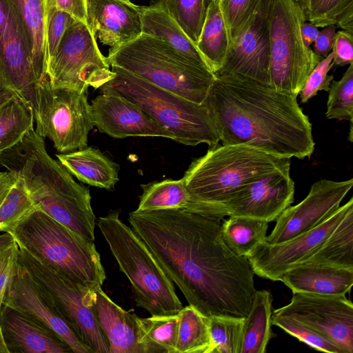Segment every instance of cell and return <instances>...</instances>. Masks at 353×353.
<instances>
[{"mask_svg": "<svg viewBox=\"0 0 353 353\" xmlns=\"http://www.w3.org/2000/svg\"><path fill=\"white\" fill-rule=\"evenodd\" d=\"M88 23L103 45L116 47L142 33L140 6L130 0H87Z\"/></svg>", "mask_w": 353, "mask_h": 353, "instance_id": "21", "label": "cell"}, {"mask_svg": "<svg viewBox=\"0 0 353 353\" xmlns=\"http://www.w3.org/2000/svg\"><path fill=\"white\" fill-rule=\"evenodd\" d=\"M128 221L189 305L208 317L247 315L254 272L225 243L221 221L178 209L135 210Z\"/></svg>", "mask_w": 353, "mask_h": 353, "instance_id": "1", "label": "cell"}, {"mask_svg": "<svg viewBox=\"0 0 353 353\" xmlns=\"http://www.w3.org/2000/svg\"><path fill=\"white\" fill-rule=\"evenodd\" d=\"M296 1H299V0H296Z\"/></svg>", "mask_w": 353, "mask_h": 353, "instance_id": "55", "label": "cell"}, {"mask_svg": "<svg viewBox=\"0 0 353 353\" xmlns=\"http://www.w3.org/2000/svg\"><path fill=\"white\" fill-rule=\"evenodd\" d=\"M113 78L100 88L101 93L123 97L137 105L161 126L171 132L174 141L185 145L220 141L214 119L203 103H196L157 87L125 70L111 66Z\"/></svg>", "mask_w": 353, "mask_h": 353, "instance_id": "6", "label": "cell"}, {"mask_svg": "<svg viewBox=\"0 0 353 353\" xmlns=\"http://www.w3.org/2000/svg\"><path fill=\"white\" fill-rule=\"evenodd\" d=\"M110 67L92 28L75 20L48 63L47 77L54 87L88 92L89 87L100 88L113 78Z\"/></svg>", "mask_w": 353, "mask_h": 353, "instance_id": "12", "label": "cell"}, {"mask_svg": "<svg viewBox=\"0 0 353 353\" xmlns=\"http://www.w3.org/2000/svg\"><path fill=\"white\" fill-rule=\"evenodd\" d=\"M233 40L226 61L215 75H238L270 85V50L263 3Z\"/></svg>", "mask_w": 353, "mask_h": 353, "instance_id": "20", "label": "cell"}, {"mask_svg": "<svg viewBox=\"0 0 353 353\" xmlns=\"http://www.w3.org/2000/svg\"><path fill=\"white\" fill-rule=\"evenodd\" d=\"M30 105L14 92L0 90V154L20 142L34 129Z\"/></svg>", "mask_w": 353, "mask_h": 353, "instance_id": "29", "label": "cell"}, {"mask_svg": "<svg viewBox=\"0 0 353 353\" xmlns=\"http://www.w3.org/2000/svg\"><path fill=\"white\" fill-rule=\"evenodd\" d=\"M43 3H44V5H45V7H46V11H47V14H48V12L54 6L53 5V3H52V0H43Z\"/></svg>", "mask_w": 353, "mask_h": 353, "instance_id": "53", "label": "cell"}, {"mask_svg": "<svg viewBox=\"0 0 353 353\" xmlns=\"http://www.w3.org/2000/svg\"><path fill=\"white\" fill-rule=\"evenodd\" d=\"M41 81L21 19L10 0H0V90L14 92L34 114Z\"/></svg>", "mask_w": 353, "mask_h": 353, "instance_id": "13", "label": "cell"}, {"mask_svg": "<svg viewBox=\"0 0 353 353\" xmlns=\"http://www.w3.org/2000/svg\"><path fill=\"white\" fill-rule=\"evenodd\" d=\"M26 29L36 71L42 81L47 77V11L43 0H10Z\"/></svg>", "mask_w": 353, "mask_h": 353, "instance_id": "30", "label": "cell"}, {"mask_svg": "<svg viewBox=\"0 0 353 353\" xmlns=\"http://www.w3.org/2000/svg\"><path fill=\"white\" fill-rule=\"evenodd\" d=\"M233 38L260 12L263 0H225Z\"/></svg>", "mask_w": 353, "mask_h": 353, "instance_id": "45", "label": "cell"}, {"mask_svg": "<svg viewBox=\"0 0 353 353\" xmlns=\"http://www.w3.org/2000/svg\"><path fill=\"white\" fill-rule=\"evenodd\" d=\"M305 19L317 28L336 25L345 14L353 12V0H299Z\"/></svg>", "mask_w": 353, "mask_h": 353, "instance_id": "39", "label": "cell"}, {"mask_svg": "<svg viewBox=\"0 0 353 353\" xmlns=\"http://www.w3.org/2000/svg\"><path fill=\"white\" fill-rule=\"evenodd\" d=\"M170 15L196 45L205 14V0H165Z\"/></svg>", "mask_w": 353, "mask_h": 353, "instance_id": "40", "label": "cell"}, {"mask_svg": "<svg viewBox=\"0 0 353 353\" xmlns=\"http://www.w3.org/2000/svg\"><path fill=\"white\" fill-rule=\"evenodd\" d=\"M179 312L137 317L138 343L141 353H176Z\"/></svg>", "mask_w": 353, "mask_h": 353, "instance_id": "32", "label": "cell"}, {"mask_svg": "<svg viewBox=\"0 0 353 353\" xmlns=\"http://www.w3.org/2000/svg\"><path fill=\"white\" fill-rule=\"evenodd\" d=\"M336 30V25H330L319 31L318 37L312 44V49L316 55L324 58L331 52Z\"/></svg>", "mask_w": 353, "mask_h": 353, "instance_id": "47", "label": "cell"}, {"mask_svg": "<svg viewBox=\"0 0 353 353\" xmlns=\"http://www.w3.org/2000/svg\"><path fill=\"white\" fill-rule=\"evenodd\" d=\"M0 163L23 178L37 208L94 241L96 217L89 189L48 154L44 139L34 129L0 154Z\"/></svg>", "mask_w": 353, "mask_h": 353, "instance_id": "3", "label": "cell"}, {"mask_svg": "<svg viewBox=\"0 0 353 353\" xmlns=\"http://www.w3.org/2000/svg\"><path fill=\"white\" fill-rule=\"evenodd\" d=\"M14 240L13 236L8 232L0 234V248L8 245Z\"/></svg>", "mask_w": 353, "mask_h": 353, "instance_id": "51", "label": "cell"}, {"mask_svg": "<svg viewBox=\"0 0 353 353\" xmlns=\"http://www.w3.org/2000/svg\"><path fill=\"white\" fill-rule=\"evenodd\" d=\"M97 224L131 284L136 305L151 316L179 313L183 306L174 283L141 237L120 219L119 212L110 211Z\"/></svg>", "mask_w": 353, "mask_h": 353, "instance_id": "8", "label": "cell"}, {"mask_svg": "<svg viewBox=\"0 0 353 353\" xmlns=\"http://www.w3.org/2000/svg\"><path fill=\"white\" fill-rule=\"evenodd\" d=\"M290 169L262 175L238 190L222 205L221 218L238 216L268 223L275 221L294 201V182Z\"/></svg>", "mask_w": 353, "mask_h": 353, "instance_id": "17", "label": "cell"}, {"mask_svg": "<svg viewBox=\"0 0 353 353\" xmlns=\"http://www.w3.org/2000/svg\"><path fill=\"white\" fill-rule=\"evenodd\" d=\"M272 325L296 338L310 347L328 353H345L332 341L307 325L290 317L272 314Z\"/></svg>", "mask_w": 353, "mask_h": 353, "instance_id": "41", "label": "cell"}, {"mask_svg": "<svg viewBox=\"0 0 353 353\" xmlns=\"http://www.w3.org/2000/svg\"><path fill=\"white\" fill-rule=\"evenodd\" d=\"M233 42L225 0H212L206 6L204 21L196 43L211 72L215 74L223 67Z\"/></svg>", "mask_w": 353, "mask_h": 353, "instance_id": "25", "label": "cell"}, {"mask_svg": "<svg viewBox=\"0 0 353 353\" xmlns=\"http://www.w3.org/2000/svg\"><path fill=\"white\" fill-rule=\"evenodd\" d=\"M16 179L15 175L9 171L0 172V206Z\"/></svg>", "mask_w": 353, "mask_h": 353, "instance_id": "50", "label": "cell"}, {"mask_svg": "<svg viewBox=\"0 0 353 353\" xmlns=\"http://www.w3.org/2000/svg\"><path fill=\"white\" fill-rule=\"evenodd\" d=\"M0 325L9 353L72 352L52 330L8 305L1 307Z\"/></svg>", "mask_w": 353, "mask_h": 353, "instance_id": "22", "label": "cell"}, {"mask_svg": "<svg viewBox=\"0 0 353 353\" xmlns=\"http://www.w3.org/2000/svg\"><path fill=\"white\" fill-rule=\"evenodd\" d=\"M14 175L16 181L0 206V232L9 233L37 208L24 180Z\"/></svg>", "mask_w": 353, "mask_h": 353, "instance_id": "36", "label": "cell"}, {"mask_svg": "<svg viewBox=\"0 0 353 353\" xmlns=\"http://www.w3.org/2000/svg\"><path fill=\"white\" fill-rule=\"evenodd\" d=\"M33 115L37 134L49 138L60 153L87 147L94 126L88 92L54 87L46 78L36 88Z\"/></svg>", "mask_w": 353, "mask_h": 353, "instance_id": "10", "label": "cell"}, {"mask_svg": "<svg viewBox=\"0 0 353 353\" xmlns=\"http://www.w3.org/2000/svg\"><path fill=\"white\" fill-rule=\"evenodd\" d=\"M244 317L214 315L209 317L210 353H240Z\"/></svg>", "mask_w": 353, "mask_h": 353, "instance_id": "37", "label": "cell"}, {"mask_svg": "<svg viewBox=\"0 0 353 353\" xmlns=\"http://www.w3.org/2000/svg\"><path fill=\"white\" fill-rule=\"evenodd\" d=\"M110 66L125 70L148 82L196 103H203L216 75L163 39L145 33L109 49Z\"/></svg>", "mask_w": 353, "mask_h": 353, "instance_id": "5", "label": "cell"}, {"mask_svg": "<svg viewBox=\"0 0 353 353\" xmlns=\"http://www.w3.org/2000/svg\"><path fill=\"white\" fill-rule=\"evenodd\" d=\"M94 310L110 353H141L138 316L114 303L101 286L95 288Z\"/></svg>", "mask_w": 353, "mask_h": 353, "instance_id": "23", "label": "cell"}, {"mask_svg": "<svg viewBox=\"0 0 353 353\" xmlns=\"http://www.w3.org/2000/svg\"><path fill=\"white\" fill-rule=\"evenodd\" d=\"M273 314L292 318L315 329L353 353V305L345 295L293 293L290 303Z\"/></svg>", "mask_w": 353, "mask_h": 353, "instance_id": "14", "label": "cell"}, {"mask_svg": "<svg viewBox=\"0 0 353 353\" xmlns=\"http://www.w3.org/2000/svg\"><path fill=\"white\" fill-rule=\"evenodd\" d=\"M90 106L94 125L110 137H160L174 140L171 132L123 97L101 93L92 101Z\"/></svg>", "mask_w": 353, "mask_h": 353, "instance_id": "19", "label": "cell"}, {"mask_svg": "<svg viewBox=\"0 0 353 353\" xmlns=\"http://www.w3.org/2000/svg\"><path fill=\"white\" fill-rule=\"evenodd\" d=\"M56 157L72 176L83 183L110 190L119 181V165L97 148L85 147Z\"/></svg>", "mask_w": 353, "mask_h": 353, "instance_id": "26", "label": "cell"}, {"mask_svg": "<svg viewBox=\"0 0 353 353\" xmlns=\"http://www.w3.org/2000/svg\"><path fill=\"white\" fill-rule=\"evenodd\" d=\"M19 247V262L52 299L55 305L92 353H110L94 310L95 289L47 266Z\"/></svg>", "mask_w": 353, "mask_h": 353, "instance_id": "11", "label": "cell"}, {"mask_svg": "<svg viewBox=\"0 0 353 353\" xmlns=\"http://www.w3.org/2000/svg\"><path fill=\"white\" fill-rule=\"evenodd\" d=\"M209 317L188 305L179 312L176 353H210Z\"/></svg>", "mask_w": 353, "mask_h": 353, "instance_id": "35", "label": "cell"}, {"mask_svg": "<svg viewBox=\"0 0 353 353\" xmlns=\"http://www.w3.org/2000/svg\"><path fill=\"white\" fill-rule=\"evenodd\" d=\"M11 234L19 246L47 266L92 288L102 287L105 269L94 241L36 208Z\"/></svg>", "mask_w": 353, "mask_h": 353, "instance_id": "7", "label": "cell"}, {"mask_svg": "<svg viewBox=\"0 0 353 353\" xmlns=\"http://www.w3.org/2000/svg\"><path fill=\"white\" fill-rule=\"evenodd\" d=\"M285 168H290L289 158L219 143L193 160L182 179L193 201L194 213L221 221V208L235 192L262 175Z\"/></svg>", "mask_w": 353, "mask_h": 353, "instance_id": "4", "label": "cell"}, {"mask_svg": "<svg viewBox=\"0 0 353 353\" xmlns=\"http://www.w3.org/2000/svg\"><path fill=\"white\" fill-rule=\"evenodd\" d=\"M223 145H243L282 158H310L312 124L297 97L238 75L216 76L203 103Z\"/></svg>", "mask_w": 353, "mask_h": 353, "instance_id": "2", "label": "cell"}, {"mask_svg": "<svg viewBox=\"0 0 353 353\" xmlns=\"http://www.w3.org/2000/svg\"><path fill=\"white\" fill-rule=\"evenodd\" d=\"M19 251L15 240L0 248V310L17 273Z\"/></svg>", "mask_w": 353, "mask_h": 353, "instance_id": "43", "label": "cell"}, {"mask_svg": "<svg viewBox=\"0 0 353 353\" xmlns=\"http://www.w3.org/2000/svg\"><path fill=\"white\" fill-rule=\"evenodd\" d=\"M0 353H9L8 348L5 344L3 338L1 325H0Z\"/></svg>", "mask_w": 353, "mask_h": 353, "instance_id": "52", "label": "cell"}, {"mask_svg": "<svg viewBox=\"0 0 353 353\" xmlns=\"http://www.w3.org/2000/svg\"><path fill=\"white\" fill-rule=\"evenodd\" d=\"M352 250L353 209H351L322 245L303 263L353 269Z\"/></svg>", "mask_w": 353, "mask_h": 353, "instance_id": "33", "label": "cell"}, {"mask_svg": "<svg viewBox=\"0 0 353 353\" xmlns=\"http://www.w3.org/2000/svg\"><path fill=\"white\" fill-rule=\"evenodd\" d=\"M353 209V199L339 208L314 228L288 241L260 243L247 256L254 274L272 281H279L283 273L303 263L325 242L345 214Z\"/></svg>", "mask_w": 353, "mask_h": 353, "instance_id": "15", "label": "cell"}, {"mask_svg": "<svg viewBox=\"0 0 353 353\" xmlns=\"http://www.w3.org/2000/svg\"><path fill=\"white\" fill-rule=\"evenodd\" d=\"M270 50V85L298 97L308 76L323 59L307 47L301 35L305 21L296 0H264Z\"/></svg>", "mask_w": 353, "mask_h": 353, "instance_id": "9", "label": "cell"}, {"mask_svg": "<svg viewBox=\"0 0 353 353\" xmlns=\"http://www.w3.org/2000/svg\"><path fill=\"white\" fill-rule=\"evenodd\" d=\"M325 117L328 119L353 120V63L342 77L330 83Z\"/></svg>", "mask_w": 353, "mask_h": 353, "instance_id": "38", "label": "cell"}, {"mask_svg": "<svg viewBox=\"0 0 353 353\" xmlns=\"http://www.w3.org/2000/svg\"><path fill=\"white\" fill-rule=\"evenodd\" d=\"M268 223L249 217L230 216L221 223L226 245L236 255L247 257L266 239Z\"/></svg>", "mask_w": 353, "mask_h": 353, "instance_id": "34", "label": "cell"}, {"mask_svg": "<svg viewBox=\"0 0 353 353\" xmlns=\"http://www.w3.org/2000/svg\"><path fill=\"white\" fill-rule=\"evenodd\" d=\"M3 305L13 307L54 332L74 353H92L62 316L51 297L19 262Z\"/></svg>", "mask_w": 353, "mask_h": 353, "instance_id": "18", "label": "cell"}, {"mask_svg": "<svg viewBox=\"0 0 353 353\" xmlns=\"http://www.w3.org/2000/svg\"><path fill=\"white\" fill-rule=\"evenodd\" d=\"M352 185V179L342 181L321 179L315 182L302 201L290 205L279 216L265 242L282 243L314 228L339 208Z\"/></svg>", "mask_w": 353, "mask_h": 353, "instance_id": "16", "label": "cell"}, {"mask_svg": "<svg viewBox=\"0 0 353 353\" xmlns=\"http://www.w3.org/2000/svg\"><path fill=\"white\" fill-rule=\"evenodd\" d=\"M301 30L305 45L311 47L319 34L318 28L312 23L305 21L301 23Z\"/></svg>", "mask_w": 353, "mask_h": 353, "instance_id": "49", "label": "cell"}, {"mask_svg": "<svg viewBox=\"0 0 353 353\" xmlns=\"http://www.w3.org/2000/svg\"><path fill=\"white\" fill-rule=\"evenodd\" d=\"M211 1H212V0H205V7L209 4V3H210Z\"/></svg>", "mask_w": 353, "mask_h": 353, "instance_id": "54", "label": "cell"}, {"mask_svg": "<svg viewBox=\"0 0 353 353\" xmlns=\"http://www.w3.org/2000/svg\"><path fill=\"white\" fill-rule=\"evenodd\" d=\"M74 21L71 15L54 7L48 12L46 34L48 63L55 54L65 32Z\"/></svg>", "mask_w": 353, "mask_h": 353, "instance_id": "44", "label": "cell"}, {"mask_svg": "<svg viewBox=\"0 0 353 353\" xmlns=\"http://www.w3.org/2000/svg\"><path fill=\"white\" fill-rule=\"evenodd\" d=\"M143 192L137 210L178 209L194 213V203L183 179H165L141 184Z\"/></svg>", "mask_w": 353, "mask_h": 353, "instance_id": "31", "label": "cell"}, {"mask_svg": "<svg viewBox=\"0 0 353 353\" xmlns=\"http://www.w3.org/2000/svg\"><path fill=\"white\" fill-rule=\"evenodd\" d=\"M293 293L345 295L353 285V269L316 263H301L280 278Z\"/></svg>", "mask_w": 353, "mask_h": 353, "instance_id": "24", "label": "cell"}, {"mask_svg": "<svg viewBox=\"0 0 353 353\" xmlns=\"http://www.w3.org/2000/svg\"><path fill=\"white\" fill-rule=\"evenodd\" d=\"M273 296L265 290H256L247 315L244 317L240 353H265L272 330Z\"/></svg>", "mask_w": 353, "mask_h": 353, "instance_id": "28", "label": "cell"}, {"mask_svg": "<svg viewBox=\"0 0 353 353\" xmlns=\"http://www.w3.org/2000/svg\"><path fill=\"white\" fill-rule=\"evenodd\" d=\"M333 66V53L331 51L317 63L308 76L299 94L301 103H306L316 96L319 91H329L334 77L329 75L328 72Z\"/></svg>", "mask_w": 353, "mask_h": 353, "instance_id": "42", "label": "cell"}, {"mask_svg": "<svg viewBox=\"0 0 353 353\" xmlns=\"http://www.w3.org/2000/svg\"><path fill=\"white\" fill-rule=\"evenodd\" d=\"M52 3L56 9L67 12L77 21L88 23L87 0H52Z\"/></svg>", "mask_w": 353, "mask_h": 353, "instance_id": "48", "label": "cell"}, {"mask_svg": "<svg viewBox=\"0 0 353 353\" xmlns=\"http://www.w3.org/2000/svg\"><path fill=\"white\" fill-rule=\"evenodd\" d=\"M142 33L159 37L197 64L209 69L196 45L169 13L165 0L140 6Z\"/></svg>", "mask_w": 353, "mask_h": 353, "instance_id": "27", "label": "cell"}, {"mask_svg": "<svg viewBox=\"0 0 353 353\" xmlns=\"http://www.w3.org/2000/svg\"><path fill=\"white\" fill-rule=\"evenodd\" d=\"M332 52L334 65L353 63V34L343 30L336 31Z\"/></svg>", "mask_w": 353, "mask_h": 353, "instance_id": "46", "label": "cell"}]
</instances>
